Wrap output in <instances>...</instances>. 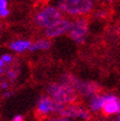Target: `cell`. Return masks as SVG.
<instances>
[{
  "label": "cell",
  "mask_w": 120,
  "mask_h": 121,
  "mask_svg": "<svg viewBox=\"0 0 120 121\" xmlns=\"http://www.w3.org/2000/svg\"><path fill=\"white\" fill-rule=\"evenodd\" d=\"M45 94L62 104H74L79 99V95L76 90L70 84L63 81L48 83L45 87Z\"/></svg>",
  "instance_id": "1"
},
{
  "label": "cell",
  "mask_w": 120,
  "mask_h": 121,
  "mask_svg": "<svg viewBox=\"0 0 120 121\" xmlns=\"http://www.w3.org/2000/svg\"><path fill=\"white\" fill-rule=\"evenodd\" d=\"M56 6L63 15L69 17H85L94 8V0H58Z\"/></svg>",
  "instance_id": "2"
},
{
  "label": "cell",
  "mask_w": 120,
  "mask_h": 121,
  "mask_svg": "<svg viewBox=\"0 0 120 121\" xmlns=\"http://www.w3.org/2000/svg\"><path fill=\"white\" fill-rule=\"evenodd\" d=\"M60 81H63L70 84L73 87L76 92L78 93L79 96H82L84 99H89L94 95L100 92V86L93 81H86L82 80L77 76L70 74V73H64L60 77Z\"/></svg>",
  "instance_id": "3"
},
{
  "label": "cell",
  "mask_w": 120,
  "mask_h": 121,
  "mask_svg": "<svg viewBox=\"0 0 120 121\" xmlns=\"http://www.w3.org/2000/svg\"><path fill=\"white\" fill-rule=\"evenodd\" d=\"M63 18L62 12L54 5H45L39 9L34 16V25L39 29L45 30Z\"/></svg>",
  "instance_id": "4"
},
{
  "label": "cell",
  "mask_w": 120,
  "mask_h": 121,
  "mask_svg": "<svg viewBox=\"0 0 120 121\" xmlns=\"http://www.w3.org/2000/svg\"><path fill=\"white\" fill-rule=\"evenodd\" d=\"M64 105L65 104H59L45 94L39 98L35 105V112L39 116L46 118L51 115H58Z\"/></svg>",
  "instance_id": "5"
},
{
  "label": "cell",
  "mask_w": 120,
  "mask_h": 121,
  "mask_svg": "<svg viewBox=\"0 0 120 121\" xmlns=\"http://www.w3.org/2000/svg\"><path fill=\"white\" fill-rule=\"evenodd\" d=\"M68 35L77 44H84L89 37V21L84 17H78L71 21Z\"/></svg>",
  "instance_id": "6"
},
{
  "label": "cell",
  "mask_w": 120,
  "mask_h": 121,
  "mask_svg": "<svg viewBox=\"0 0 120 121\" xmlns=\"http://www.w3.org/2000/svg\"><path fill=\"white\" fill-rule=\"evenodd\" d=\"M58 115H62L74 120H82V121H89L91 119V112L88 109V107L80 104H77V102L65 104L61 112Z\"/></svg>",
  "instance_id": "7"
},
{
  "label": "cell",
  "mask_w": 120,
  "mask_h": 121,
  "mask_svg": "<svg viewBox=\"0 0 120 121\" xmlns=\"http://www.w3.org/2000/svg\"><path fill=\"white\" fill-rule=\"evenodd\" d=\"M100 112L106 117L120 114V96L113 93H104V102Z\"/></svg>",
  "instance_id": "8"
},
{
  "label": "cell",
  "mask_w": 120,
  "mask_h": 121,
  "mask_svg": "<svg viewBox=\"0 0 120 121\" xmlns=\"http://www.w3.org/2000/svg\"><path fill=\"white\" fill-rule=\"evenodd\" d=\"M71 25V21L67 18H61L59 21L54 23L52 26L43 30L44 37L47 39H56L68 34Z\"/></svg>",
  "instance_id": "9"
},
{
  "label": "cell",
  "mask_w": 120,
  "mask_h": 121,
  "mask_svg": "<svg viewBox=\"0 0 120 121\" xmlns=\"http://www.w3.org/2000/svg\"><path fill=\"white\" fill-rule=\"evenodd\" d=\"M104 102V93H98L88 99V109L91 113H98L103 109Z\"/></svg>",
  "instance_id": "10"
},
{
  "label": "cell",
  "mask_w": 120,
  "mask_h": 121,
  "mask_svg": "<svg viewBox=\"0 0 120 121\" xmlns=\"http://www.w3.org/2000/svg\"><path fill=\"white\" fill-rule=\"evenodd\" d=\"M32 45V41L30 39H16L11 41L9 47L12 51L16 53H23L30 50V47Z\"/></svg>",
  "instance_id": "11"
},
{
  "label": "cell",
  "mask_w": 120,
  "mask_h": 121,
  "mask_svg": "<svg viewBox=\"0 0 120 121\" xmlns=\"http://www.w3.org/2000/svg\"><path fill=\"white\" fill-rule=\"evenodd\" d=\"M52 45V42L50 40V39L47 38H41L37 40H34V42H32V45L30 47L29 51L32 52H35V51H45L48 50Z\"/></svg>",
  "instance_id": "12"
},
{
  "label": "cell",
  "mask_w": 120,
  "mask_h": 121,
  "mask_svg": "<svg viewBox=\"0 0 120 121\" xmlns=\"http://www.w3.org/2000/svg\"><path fill=\"white\" fill-rule=\"evenodd\" d=\"M10 15V10L8 7V0H0V17L6 18Z\"/></svg>",
  "instance_id": "13"
},
{
  "label": "cell",
  "mask_w": 120,
  "mask_h": 121,
  "mask_svg": "<svg viewBox=\"0 0 120 121\" xmlns=\"http://www.w3.org/2000/svg\"><path fill=\"white\" fill-rule=\"evenodd\" d=\"M44 121H76V120L62 116V115H51L44 118Z\"/></svg>",
  "instance_id": "14"
},
{
  "label": "cell",
  "mask_w": 120,
  "mask_h": 121,
  "mask_svg": "<svg viewBox=\"0 0 120 121\" xmlns=\"http://www.w3.org/2000/svg\"><path fill=\"white\" fill-rule=\"evenodd\" d=\"M94 17L97 19H106L108 17V11L104 8L98 9L94 11Z\"/></svg>",
  "instance_id": "15"
},
{
  "label": "cell",
  "mask_w": 120,
  "mask_h": 121,
  "mask_svg": "<svg viewBox=\"0 0 120 121\" xmlns=\"http://www.w3.org/2000/svg\"><path fill=\"white\" fill-rule=\"evenodd\" d=\"M1 59L3 60V61L6 64H11L12 62L15 61L14 56L12 55V54H10V53H4V54H2V55H1Z\"/></svg>",
  "instance_id": "16"
},
{
  "label": "cell",
  "mask_w": 120,
  "mask_h": 121,
  "mask_svg": "<svg viewBox=\"0 0 120 121\" xmlns=\"http://www.w3.org/2000/svg\"><path fill=\"white\" fill-rule=\"evenodd\" d=\"M13 95H14V91H12V90H10V89L5 90L4 92L2 93V95H1V96H2L3 99H10V98H12Z\"/></svg>",
  "instance_id": "17"
},
{
  "label": "cell",
  "mask_w": 120,
  "mask_h": 121,
  "mask_svg": "<svg viewBox=\"0 0 120 121\" xmlns=\"http://www.w3.org/2000/svg\"><path fill=\"white\" fill-rule=\"evenodd\" d=\"M11 121H24V116L21 115V114H17L11 119Z\"/></svg>",
  "instance_id": "18"
},
{
  "label": "cell",
  "mask_w": 120,
  "mask_h": 121,
  "mask_svg": "<svg viewBox=\"0 0 120 121\" xmlns=\"http://www.w3.org/2000/svg\"><path fill=\"white\" fill-rule=\"evenodd\" d=\"M6 65H7V64H6V63L3 61V60L1 59V57H0V68H3V67H5Z\"/></svg>",
  "instance_id": "19"
},
{
  "label": "cell",
  "mask_w": 120,
  "mask_h": 121,
  "mask_svg": "<svg viewBox=\"0 0 120 121\" xmlns=\"http://www.w3.org/2000/svg\"><path fill=\"white\" fill-rule=\"evenodd\" d=\"M99 1H101V2H106V3H110L112 1H114V0H99Z\"/></svg>",
  "instance_id": "20"
},
{
  "label": "cell",
  "mask_w": 120,
  "mask_h": 121,
  "mask_svg": "<svg viewBox=\"0 0 120 121\" xmlns=\"http://www.w3.org/2000/svg\"><path fill=\"white\" fill-rule=\"evenodd\" d=\"M114 120H116V121H120V114H118V115L114 116Z\"/></svg>",
  "instance_id": "21"
},
{
  "label": "cell",
  "mask_w": 120,
  "mask_h": 121,
  "mask_svg": "<svg viewBox=\"0 0 120 121\" xmlns=\"http://www.w3.org/2000/svg\"><path fill=\"white\" fill-rule=\"evenodd\" d=\"M1 31H2V25L0 24V33H1Z\"/></svg>",
  "instance_id": "22"
},
{
  "label": "cell",
  "mask_w": 120,
  "mask_h": 121,
  "mask_svg": "<svg viewBox=\"0 0 120 121\" xmlns=\"http://www.w3.org/2000/svg\"><path fill=\"white\" fill-rule=\"evenodd\" d=\"M111 121H116V120H111Z\"/></svg>",
  "instance_id": "23"
}]
</instances>
